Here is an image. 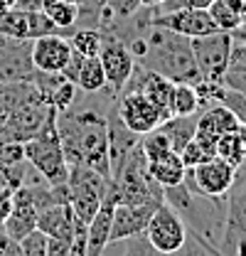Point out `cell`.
I'll return each mask as SVG.
<instances>
[{
	"mask_svg": "<svg viewBox=\"0 0 246 256\" xmlns=\"http://www.w3.org/2000/svg\"><path fill=\"white\" fill-rule=\"evenodd\" d=\"M108 190L114 192L116 204L128 202H162V185L155 182V178L148 170V160L143 156L140 146L128 156V160L121 165V170L108 180Z\"/></svg>",
	"mask_w": 246,
	"mask_h": 256,
	"instance_id": "obj_4",
	"label": "cell"
},
{
	"mask_svg": "<svg viewBox=\"0 0 246 256\" xmlns=\"http://www.w3.org/2000/svg\"><path fill=\"white\" fill-rule=\"evenodd\" d=\"M62 153L66 165H84L98 175L111 178V156H108V126L106 116L98 111H62L57 114Z\"/></svg>",
	"mask_w": 246,
	"mask_h": 256,
	"instance_id": "obj_2",
	"label": "cell"
},
{
	"mask_svg": "<svg viewBox=\"0 0 246 256\" xmlns=\"http://www.w3.org/2000/svg\"><path fill=\"white\" fill-rule=\"evenodd\" d=\"M242 8H244V0H212L207 12L214 20L216 30L234 32L242 25Z\"/></svg>",
	"mask_w": 246,
	"mask_h": 256,
	"instance_id": "obj_21",
	"label": "cell"
},
{
	"mask_svg": "<svg viewBox=\"0 0 246 256\" xmlns=\"http://www.w3.org/2000/svg\"><path fill=\"white\" fill-rule=\"evenodd\" d=\"M202 106H200V96L194 84H187L180 82L172 86V98H170V116H194L200 114Z\"/></svg>",
	"mask_w": 246,
	"mask_h": 256,
	"instance_id": "obj_24",
	"label": "cell"
},
{
	"mask_svg": "<svg viewBox=\"0 0 246 256\" xmlns=\"http://www.w3.org/2000/svg\"><path fill=\"white\" fill-rule=\"evenodd\" d=\"M234 175H236V168L232 162L222 158H212L207 162H200L194 168H187L184 172V185L192 192L207 197V200H214V202H226V194L234 185Z\"/></svg>",
	"mask_w": 246,
	"mask_h": 256,
	"instance_id": "obj_6",
	"label": "cell"
},
{
	"mask_svg": "<svg viewBox=\"0 0 246 256\" xmlns=\"http://www.w3.org/2000/svg\"><path fill=\"white\" fill-rule=\"evenodd\" d=\"M116 111H118L123 124L130 130H136L138 136L150 133L162 124L158 106L138 89H123L118 94V101H116Z\"/></svg>",
	"mask_w": 246,
	"mask_h": 256,
	"instance_id": "obj_10",
	"label": "cell"
},
{
	"mask_svg": "<svg viewBox=\"0 0 246 256\" xmlns=\"http://www.w3.org/2000/svg\"><path fill=\"white\" fill-rule=\"evenodd\" d=\"M111 178L98 175L92 168L84 165H72L69 168V178H66V192H69V207L74 212V220L79 224L92 222V217L96 214V210L101 207V200L106 194Z\"/></svg>",
	"mask_w": 246,
	"mask_h": 256,
	"instance_id": "obj_5",
	"label": "cell"
},
{
	"mask_svg": "<svg viewBox=\"0 0 246 256\" xmlns=\"http://www.w3.org/2000/svg\"><path fill=\"white\" fill-rule=\"evenodd\" d=\"M0 256H22V252H20V242L10 239L2 229H0Z\"/></svg>",
	"mask_w": 246,
	"mask_h": 256,
	"instance_id": "obj_34",
	"label": "cell"
},
{
	"mask_svg": "<svg viewBox=\"0 0 246 256\" xmlns=\"http://www.w3.org/2000/svg\"><path fill=\"white\" fill-rule=\"evenodd\" d=\"M232 34H234V37H239V40H244V42H246V28H244V25H239V28H236V30L232 32Z\"/></svg>",
	"mask_w": 246,
	"mask_h": 256,
	"instance_id": "obj_36",
	"label": "cell"
},
{
	"mask_svg": "<svg viewBox=\"0 0 246 256\" xmlns=\"http://www.w3.org/2000/svg\"><path fill=\"white\" fill-rule=\"evenodd\" d=\"M84 94H96L106 86V74H104V66L98 54L96 57H84L82 66H79V74H76V82H74Z\"/></svg>",
	"mask_w": 246,
	"mask_h": 256,
	"instance_id": "obj_23",
	"label": "cell"
},
{
	"mask_svg": "<svg viewBox=\"0 0 246 256\" xmlns=\"http://www.w3.org/2000/svg\"><path fill=\"white\" fill-rule=\"evenodd\" d=\"M69 2H74V5H79V8H82V5H84L86 0H69Z\"/></svg>",
	"mask_w": 246,
	"mask_h": 256,
	"instance_id": "obj_38",
	"label": "cell"
},
{
	"mask_svg": "<svg viewBox=\"0 0 246 256\" xmlns=\"http://www.w3.org/2000/svg\"><path fill=\"white\" fill-rule=\"evenodd\" d=\"M101 256H106V254H101Z\"/></svg>",
	"mask_w": 246,
	"mask_h": 256,
	"instance_id": "obj_39",
	"label": "cell"
},
{
	"mask_svg": "<svg viewBox=\"0 0 246 256\" xmlns=\"http://www.w3.org/2000/svg\"><path fill=\"white\" fill-rule=\"evenodd\" d=\"M37 217H40V210L34 204V197H32V188L30 185H20L12 190V210L8 214L5 224L0 226L10 239L20 242L25 239L30 232L37 229Z\"/></svg>",
	"mask_w": 246,
	"mask_h": 256,
	"instance_id": "obj_12",
	"label": "cell"
},
{
	"mask_svg": "<svg viewBox=\"0 0 246 256\" xmlns=\"http://www.w3.org/2000/svg\"><path fill=\"white\" fill-rule=\"evenodd\" d=\"M214 153H216V158L226 160L234 168H239L246 158V146H244V140H242V136H239V130H232V133L219 136V140H216V146H214Z\"/></svg>",
	"mask_w": 246,
	"mask_h": 256,
	"instance_id": "obj_25",
	"label": "cell"
},
{
	"mask_svg": "<svg viewBox=\"0 0 246 256\" xmlns=\"http://www.w3.org/2000/svg\"><path fill=\"white\" fill-rule=\"evenodd\" d=\"M98 60H101L104 74H106V86H111L114 94H121L136 69V57H133L130 47L116 34H104Z\"/></svg>",
	"mask_w": 246,
	"mask_h": 256,
	"instance_id": "obj_8",
	"label": "cell"
},
{
	"mask_svg": "<svg viewBox=\"0 0 246 256\" xmlns=\"http://www.w3.org/2000/svg\"><path fill=\"white\" fill-rule=\"evenodd\" d=\"M219 104H224V106L239 118V124H246V94L224 86V94H222V101H219Z\"/></svg>",
	"mask_w": 246,
	"mask_h": 256,
	"instance_id": "obj_30",
	"label": "cell"
},
{
	"mask_svg": "<svg viewBox=\"0 0 246 256\" xmlns=\"http://www.w3.org/2000/svg\"><path fill=\"white\" fill-rule=\"evenodd\" d=\"M242 25L246 28V0H244V8H242Z\"/></svg>",
	"mask_w": 246,
	"mask_h": 256,
	"instance_id": "obj_37",
	"label": "cell"
},
{
	"mask_svg": "<svg viewBox=\"0 0 246 256\" xmlns=\"http://www.w3.org/2000/svg\"><path fill=\"white\" fill-rule=\"evenodd\" d=\"M76 232V229H74ZM74 234H62V236H50L47 239V256H66L72 246Z\"/></svg>",
	"mask_w": 246,
	"mask_h": 256,
	"instance_id": "obj_33",
	"label": "cell"
},
{
	"mask_svg": "<svg viewBox=\"0 0 246 256\" xmlns=\"http://www.w3.org/2000/svg\"><path fill=\"white\" fill-rule=\"evenodd\" d=\"M192 54L194 64L200 69L202 79H212V82H224V74L229 69V54H232V32L216 30L202 37H192Z\"/></svg>",
	"mask_w": 246,
	"mask_h": 256,
	"instance_id": "obj_7",
	"label": "cell"
},
{
	"mask_svg": "<svg viewBox=\"0 0 246 256\" xmlns=\"http://www.w3.org/2000/svg\"><path fill=\"white\" fill-rule=\"evenodd\" d=\"M246 232V158L244 162L236 168L234 175V185L226 194V214H224V229L216 244L229 242L239 234Z\"/></svg>",
	"mask_w": 246,
	"mask_h": 256,
	"instance_id": "obj_15",
	"label": "cell"
},
{
	"mask_svg": "<svg viewBox=\"0 0 246 256\" xmlns=\"http://www.w3.org/2000/svg\"><path fill=\"white\" fill-rule=\"evenodd\" d=\"M160 204L162 202H138V204L121 202V204H116L114 207V220H111V242H121V239H128V236L143 234L148 222H150V217H153V212Z\"/></svg>",
	"mask_w": 246,
	"mask_h": 256,
	"instance_id": "obj_14",
	"label": "cell"
},
{
	"mask_svg": "<svg viewBox=\"0 0 246 256\" xmlns=\"http://www.w3.org/2000/svg\"><path fill=\"white\" fill-rule=\"evenodd\" d=\"M172 256H214V254H212L210 242H204V239H200L194 234H187L184 244Z\"/></svg>",
	"mask_w": 246,
	"mask_h": 256,
	"instance_id": "obj_31",
	"label": "cell"
},
{
	"mask_svg": "<svg viewBox=\"0 0 246 256\" xmlns=\"http://www.w3.org/2000/svg\"><path fill=\"white\" fill-rule=\"evenodd\" d=\"M148 170H150V175L155 178V182L162 185V188H170V185L182 182L184 172H187L180 153H175V150H170V153H165V156H160V158L150 160V162H148Z\"/></svg>",
	"mask_w": 246,
	"mask_h": 256,
	"instance_id": "obj_18",
	"label": "cell"
},
{
	"mask_svg": "<svg viewBox=\"0 0 246 256\" xmlns=\"http://www.w3.org/2000/svg\"><path fill=\"white\" fill-rule=\"evenodd\" d=\"M37 229L47 236H62V234H74L76 229V220L74 212L69 207V200L64 202H54L50 207H44L37 217Z\"/></svg>",
	"mask_w": 246,
	"mask_h": 256,
	"instance_id": "obj_17",
	"label": "cell"
},
{
	"mask_svg": "<svg viewBox=\"0 0 246 256\" xmlns=\"http://www.w3.org/2000/svg\"><path fill=\"white\" fill-rule=\"evenodd\" d=\"M47 234H42L40 229L30 232L25 239H20V252L22 256H47Z\"/></svg>",
	"mask_w": 246,
	"mask_h": 256,
	"instance_id": "obj_29",
	"label": "cell"
},
{
	"mask_svg": "<svg viewBox=\"0 0 246 256\" xmlns=\"http://www.w3.org/2000/svg\"><path fill=\"white\" fill-rule=\"evenodd\" d=\"M69 57H72V44H69V37L62 32L37 37L30 44V60L37 72L57 74L69 62Z\"/></svg>",
	"mask_w": 246,
	"mask_h": 256,
	"instance_id": "obj_13",
	"label": "cell"
},
{
	"mask_svg": "<svg viewBox=\"0 0 246 256\" xmlns=\"http://www.w3.org/2000/svg\"><path fill=\"white\" fill-rule=\"evenodd\" d=\"M187 234L190 232H187V224L182 222V217L165 202L153 212L150 222L146 226V236L150 239V244L170 256L184 244Z\"/></svg>",
	"mask_w": 246,
	"mask_h": 256,
	"instance_id": "obj_9",
	"label": "cell"
},
{
	"mask_svg": "<svg viewBox=\"0 0 246 256\" xmlns=\"http://www.w3.org/2000/svg\"><path fill=\"white\" fill-rule=\"evenodd\" d=\"M106 126H108V156H111V178L121 170V165L128 160V156L140 146V136L126 126L116 111V104L106 114Z\"/></svg>",
	"mask_w": 246,
	"mask_h": 256,
	"instance_id": "obj_16",
	"label": "cell"
},
{
	"mask_svg": "<svg viewBox=\"0 0 246 256\" xmlns=\"http://www.w3.org/2000/svg\"><path fill=\"white\" fill-rule=\"evenodd\" d=\"M214 156H216L214 148L207 146V143H202V140H197V138H192L182 150H180V158H182L184 168H194V165H200V162L212 160Z\"/></svg>",
	"mask_w": 246,
	"mask_h": 256,
	"instance_id": "obj_28",
	"label": "cell"
},
{
	"mask_svg": "<svg viewBox=\"0 0 246 256\" xmlns=\"http://www.w3.org/2000/svg\"><path fill=\"white\" fill-rule=\"evenodd\" d=\"M10 210H12V190L10 188H0V226L5 224Z\"/></svg>",
	"mask_w": 246,
	"mask_h": 256,
	"instance_id": "obj_35",
	"label": "cell"
},
{
	"mask_svg": "<svg viewBox=\"0 0 246 256\" xmlns=\"http://www.w3.org/2000/svg\"><path fill=\"white\" fill-rule=\"evenodd\" d=\"M212 5V0H162L160 5H155V12H168V10H178V8H202L207 10Z\"/></svg>",
	"mask_w": 246,
	"mask_h": 256,
	"instance_id": "obj_32",
	"label": "cell"
},
{
	"mask_svg": "<svg viewBox=\"0 0 246 256\" xmlns=\"http://www.w3.org/2000/svg\"><path fill=\"white\" fill-rule=\"evenodd\" d=\"M25 148V160L34 168V172L42 175L44 182L50 185H66L69 178V165L62 153L60 133H57V111H50L40 130L30 140L22 143Z\"/></svg>",
	"mask_w": 246,
	"mask_h": 256,
	"instance_id": "obj_3",
	"label": "cell"
},
{
	"mask_svg": "<svg viewBox=\"0 0 246 256\" xmlns=\"http://www.w3.org/2000/svg\"><path fill=\"white\" fill-rule=\"evenodd\" d=\"M106 256H170L160 249H155L150 244V239L143 234H136V236H128V239H121V242H111L106 246Z\"/></svg>",
	"mask_w": 246,
	"mask_h": 256,
	"instance_id": "obj_22",
	"label": "cell"
},
{
	"mask_svg": "<svg viewBox=\"0 0 246 256\" xmlns=\"http://www.w3.org/2000/svg\"><path fill=\"white\" fill-rule=\"evenodd\" d=\"M140 150H143L146 160L150 162V160L170 153L172 148H170V140L165 138V133H162L160 128H155L150 133H143V136H140Z\"/></svg>",
	"mask_w": 246,
	"mask_h": 256,
	"instance_id": "obj_27",
	"label": "cell"
},
{
	"mask_svg": "<svg viewBox=\"0 0 246 256\" xmlns=\"http://www.w3.org/2000/svg\"><path fill=\"white\" fill-rule=\"evenodd\" d=\"M160 130L165 133V138L170 140V148L175 153H180L184 146L194 138V128H197V114L194 116H170L168 121L160 124Z\"/></svg>",
	"mask_w": 246,
	"mask_h": 256,
	"instance_id": "obj_20",
	"label": "cell"
},
{
	"mask_svg": "<svg viewBox=\"0 0 246 256\" xmlns=\"http://www.w3.org/2000/svg\"><path fill=\"white\" fill-rule=\"evenodd\" d=\"M126 44L130 47L138 66L155 72V74H162L175 84H180V82L197 84L202 79L200 69L194 64L192 42L184 34L158 28V25H148L146 34L133 32V40H128Z\"/></svg>",
	"mask_w": 246,
	"mask_h": 256,
	"instance_id": "obj_1",
	"label": "cell"
},
{
	"mask_svg": "<svg viewBox=\"0 0 246 256\" xmlns=\"http://www.w3.org/2000/svg\"><path fill=\"white\" fill-rule=\"evenodd\" d=\"M148 22L178 32V34H184L190 40L216 32L214 20L202 8H178V10H168V12H153V18H148Z\"/></svg>",
	"mask_w": 246,
	"mask_h": 256,
	"instance_id": "obj_11",
	"label": "cell"
},
{
	"mask_svg": "<svg viewBox=\"0 0 246 256\" xmlns=\"http://www.w3.org/2000/svg\"><path fill=\"white\" fill-rule=\"evenodd\" d=\"M40 10L54 28L64 32L76 28V22L82 20V8L69 0H40ZM66 37H69V32H66Z\"/></svg>",
	"mask_w": 246,
	"mask_h": 256,
	"instance_id": "obj_19",
	"label": "cell"
},
{
	"mask_svg": "<svg viewBox=\"0 0 246 256\" xmlns=\"http://www.w3.org/2000/svg\"><path fill=\"white\" fill-rule=\"evenodd\" d=\"M101 42H104V32L96 28H82V30L69 32V44L82 57H96L101 50Z\"/></svg>",
	"mask_w": 246,
	"mask_h": 256,
	"instance_id": "obj_26",
	"label": "cell"
}]
</instances>
